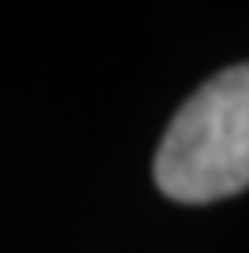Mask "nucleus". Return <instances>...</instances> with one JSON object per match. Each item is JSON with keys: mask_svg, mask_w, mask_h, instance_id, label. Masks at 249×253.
Returning a JSON list of instances; mask_svg holds the SVG:
<instances>
[{"mask_svg": "<svg viewBox=\"0 0 249 253\" xmlns=\"http://www.w3.org/2000/svg\"><path fill=\"white\" fill-rule=\"evenodd\" d=\"M153 175L182 205L223 201L249 186V63L212 75L175 112Z\"/></svg>", "mask_w": 249, "mask_h": 253, "instance_id": "nucleus-1", "label": "nucleus"}]
</instances>
